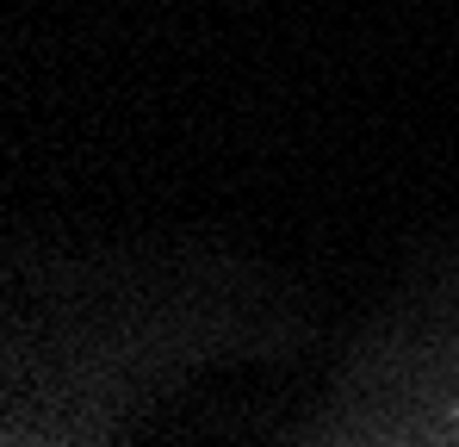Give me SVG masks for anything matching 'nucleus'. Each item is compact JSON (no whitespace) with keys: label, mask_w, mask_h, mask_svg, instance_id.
Instances as JSON below:
<instances>
[{"label":"nucleus","mask_w":459,"mask_h":447,"mask_svg":"<svg viewBox=\"0 0 459 447\" xmlns=\"http://www.w3.org/2000/svg\"><path fill=\"white\" fill-rule=\"evenodd\" d=\"M310 442H459V280L416 293L373 329Z\"/></svg>","instance_id":"1"}]
</instances>
